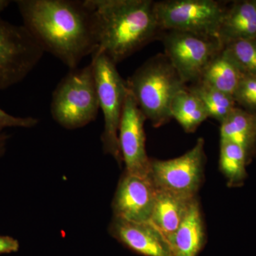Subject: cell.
<instances>
[{"label": "cell", "mask_w": 256, "mask_h": 256, "mask_svg": "<svg viewBox=\"0 0 256 256\" xmlns=\"http://www.w3.org/2000/svg\"><path fill=\"white\" fill-rule=\"evenodd\" d=\"M24 26L44 52L70 69L98 48L97 18L88 0H18Z\"/></svg>", "instance_id": "cell-1"}, {"label": "cell", "mask_w": 256, "mask_h": 256, "mask_svg": "<svg viewBox=\"0 0 256 256\" xmlns=\"http://www.w3.org/2000/svg\"><path fill=\"white\" fill-rule=\"evenodd\" d=\"M97 18L98 52L117 64L159 40L153 0H88Z\"/></svg>", "instance_id": "cell-2"}, {"label": "cell", "mask_w": 256, "mask_h": 256, "mask_svg": "<svg viewBox=\"0 0 256 256\" xmlns=\"http://www.w3.org/2000/svg\"><path fill=\"white\" fill-rule=\"evenodd\" d=\"M126 82L140 110L154 128L170 122L172 101L188 88L164 54L146 60Z\"/></svg>", "instance_id": "cell-3"}, {"label": "cell", "mask_w": 256, "mask_h": 256, "mask_svg": "<svg viewBox=\"0 0 256 256\" xmlns=\"http://www.w3.org/2000/svg\"><path fill=\"white\" fill-rule=\"evenodd\" d=\"M99 109L92 64L70 69L53 92L52 118L66 129H78L95 120Z\"/></svg>", "instance_id": "cell-4"}, {"label": "cell", "mask_w": 256, "mask_h": 256, "mask_svg": "<svg viewBox=\"0 0 256 256\" xmlns=\"http://www.w3.org/2000/svg\"><path fill=\"white\" fill-rule=\"evenodd\" d=\"M90 64L94 70L99 107L104 117V129L101 136L102 150L121 166L122 159L120 150L118 132L128 92L127 82L119 74L116 64L102 52L96 50L92 55Z\"/></svg>", "instance_id": "cell-5"}, {"label": "cell", "mask_w": 256, "mask_h": 256, "mask_svg": "<svg viewBox=\"0 0 256 256\" xmlns=\"http://www.w3.org/2000/svg\"><path fill=\"white\" fill-rule=\"evenodd\" d=\"M162 31L178 30L218 37L226 4L216 0H164L156 2Z\"/></svg>", "instance_id": "cell-6"}, {"label": "cell", "mask_w": 256, "mask_h": 256, "mask_svg": "<svg viewBox=\"0 0 256 256\" xmlns=\"http://www.w3.org/2000/svg\"><path fill=\"white\" fill-rule=\"evenodd\" d=\"M159 40L164 54L188 86L200 80L206 66L224 47L218 37L178 30L163 31Z\"/></svg>", "instance_id": "cell-7"}, {"label": "cell", "mask_w": 256, "mask_h": 256, "mask_svg": "<svg viewBox=\"0 0 256 256\" xmlns=\"http://www.w3.org/2000/svg\"><path fill=\"white\" fill-rule=\"evenodd\" d=\"M44 52L24 25L12 24L0 18V90L26 78Z\"/></svg>", "instance_id": "cell-8"}, {"label": "cell", "mask_w": 256, "mask_h": 256, "mask_svg": "<svg viewBox=\"0 0 256 256\" xmlns=\"http://www.w3.org/2000/svg\"><path fill=\"white\" fill-rule=\"evenodd\" d=\"M205 140L196 144L183 156L168 160L150 159V176L156 188L188 197H196L204 176Z\"/></svg>", "instance_id": "cell-9"}, {"label": "cell", "mask_w": 256, "mask_h": 256, "mask_svg": "<svg viewBox=\"0 0 256 256\" xmlns=\"http://www.w3.org/2000/svg\"><path fill=\"white\" fill-rule=\"evenodd\" d=\"M146 120L129 89L124 101L118 132L120 150L124 172L150 175V159L146 154L144 124Z\"/></svg>", "instance_id": "cell-10"}, {"label": "cell", "mask_w": 256, "mask_h": 256, "mask_svg": "<svg viewBox=\"0 0 256 256\" xmlns=\"http://www.w3.org/2000/svg\"><path fill=\"white\" fill-rule=\"evenodd\" d=\"M158 188L150 176L124 172L120 180L112 208L114 216L136 222H150Z\"/></svg>", "instance_id": "cell-11"}, {"label": "cell", "mask_w": 256, "mask_h": 256, "mask_svg": "<svg viewBox=\"0 0 256 256\" xmlns=\"http://www.w3.org/2000/svg\"><path fill=\"white\" fill-rule=\"evenodd\" d=\"M111 236L142 256H172L168 240L151 222H136L114 217L108 227Z\"/></svg>", "instance_id": "cell-12"}, {"label": "cell", "mask_w": 256, "mask_h": 256, "mask_svg": "<svg viewBox=\"0 0 256 256\" xmlns=\"http://www.w3.org/2000/svg\"><path fill=\"white\" fill-rule=\"evenodd\" d=\"M206 238L201 206L196 197L180 226L166 239L172 256H198Z\"/></svg>", "instance_id": "cell-13"}, {"label": "cell", "mask_w": 256, "mask_h": 256, "mask_svg": "<svg viewBox=\"0 0 256 256\" xmlns=\"http://www.w3.org/2000/svg\"><path fill=\"white\" fill-rule=\"evenodd\" d=\"M196 197L185 196L158 188L151 223L165 238H168L183 222L192 201Z\"/></svg>", "instance_id": "cell-14"}, {"label": "cell", "mask_w": 256, "mask_h": 256, "mask_svg": "<svg viewBox=\"0 0 256 256\" xmlns=\"http://www.w3.org/2000/svg\"><path fill=\"white\" fill-rule=\"evenodd\" d=\"M218 37L223 45L238 40L256 38V1L237 2L227 6Z\"/></svg>", "instance_id": "cell-15"}, {"label": "cell", "mask_w": 256, "mask_h": 256, "mask_svg": "<svg viewBox=\"0 0 256 256\" xmlns=\"http://www.w3.org/2000/svg\"><path fill=\"white\" fill-rule=\"evenodd\" d=\"M244 76L240 69L224 52L223 47L210 60L198 80L234 96Z\"/></svg>", "instance_id": "cell-16"}, {"label": "cell", "mask_w": 256, "mask_h": 256, "mask_svg": "<svg viewBox=\"0 0 256 256\" xmlns=\"http://www.w3.org/2000/svg\"><path fill=\"white\" fill-rule=\"evenodd\" d=\"M220 141L230 142L242 146L249 158L256 148V116L236 108L220 124Z\"/></svg>", "instance_id": "cell-17"}, {"label": "cell", "mask_w": 256, "mask_h": 256, "mask_svg": "<svg viewBox=\"0 0 256 256\" xmlns=\"http://www.w3.org/2000/svg\"><path fill=\"white\" fill-rule=\"evenodd\" d=\"M170 114L188 133L194 132L210 118L202 101L188 88L174 96L170 106Z\"/></svg>", "instance_id": "cell-18"}, {"label": "cell", "mask_w": 256, "mask_h": 256, "mask_svg": "<svg viewBox=\"0 0 256 256\" xmlns=\"http://www.w3.org/2000/svg\"><path fill=\"white\" fill-rule=\"evenodd\" d=\"M188 89L202 101L210 118L216 120L220 124L237 108L234 96L220 92L200 80L188 85Z\"/></svg>", "instance_id": "cell-19"}, {"label": "cell", "mask_w": 256, "mask_h": 256, "mask_svg": "<svg viewBox=\"0 0 256 256\" xmlns=\"http://www.w3.org/2000/svg\"><path fill=\"white\" fill-rule=\"evenodd\" d=\"M246 152L238 144L220 141V169L229 186H240L247 176Z\"/></svg>", "instance_id": "cell-20"}, {"label": "cell", "mask_w": 256, "mask_h": 256, "mask_svg": "<svg viewBox=\"0 0 256 256\" xmlns=\"http://www.w3.org/2000/svg\"><path fill=\"white\" fill-rule=\"evenodd\" d=\"M224 50L244 76H256V38L227 42Z\"/></svg>", "instance_id": "cell-21"}, {"label": "cell", "mask_w": 256, "mask_h": 256, "mask_svg": "<svg viewBox=\"0 0 256 256\" xmlns=\"http://www.w3.org/2000/svg\"><path fill=\"white\" fill-rule=\"evenodd\" d=\"M236 102L246 108L256 110V76H245L234 95Z\"/></svg>", "instance_id": "cell-22"}, {"label": "cell", "mask_w": 256, "mask_h": 256, "mask_svg": "<svg viewBox=\"0 0 256 256\" xmlns=\"http://www.w3.org/2000/svg\"><path fill=\"white\" fill-rule=\"evenodd\" d=\"M38 124V120L34 118L16 117L8 114L0 108V130H3L5 128L10 127L31 128Z\"/></svg>", "instance_id": "cell-23"}, {"label": "cell", "mask_w": 256, "mask_h": 256, "mask_svg": "<svg viewBox=\"0 0 256 256\" xmlns=\"http://www.w3.org/2000/svg\"><path fill=\"white\" fill-rule=\"evenodd\" d=\"M20 244L16 239L8 236H0V255L18 252Z\"/></svg>", "instance_id": "cell-24"}, {"label": "cell", "mask_w": 256, "mask_h": 256, "mask_svg": "<svg viewBox=\"0 0 256 256\" xmlns=\"http://www.w3.org/2000/svg\"><path fill=\"white\" fill-rule=\"evenodd\" d=\"M8 138L9 136L6 133L3 132V130H0V158L4 154Z\"/></svg>", "instance_id": "cell-25"}, {"label": "cell", "mask_w": 256, "mask_h": 256, "mask_svg": "<svg viewBox=\"0 0 256 256\" xmlns=\"http://www.w3.org/2000/svg\"><path fill=\"white\" fill-rule=\"evenodd\" d=\"M10 4V1H8V0H0V14L8 8V5Z\"/></svg>", "instance_id": "cell-26"}]
</instances>
